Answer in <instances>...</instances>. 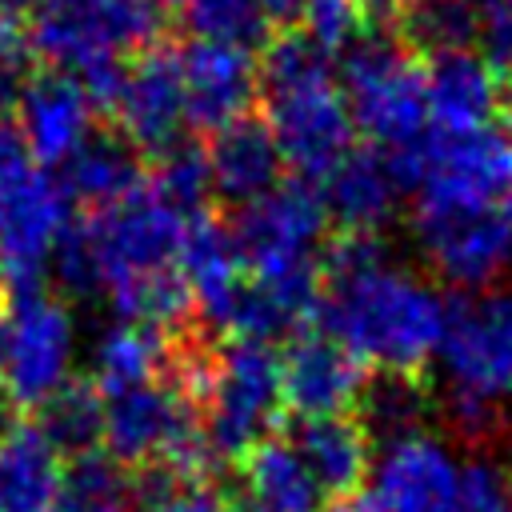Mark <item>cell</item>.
I'll use <instances>...</instances> for the list:
<instances>
[{"label": "cell", "instance_id": "44", "mask_svg": "<svg viewBox=\"0 0 512 512\" xmlns=\"http://www.w3.org/2000/svg\"><path fill=\"white\" fill-rule=\"evenodd\" d=\"M504 140L512 148V92H508V104H504Z\"/></svg>", "mask_w": 512, "mask_h": 512}, {"label": "cell", "instance_id": "43", "mask_svg": "<svg viewBox=\"0 0 512 512\" xmlns=\"http://www.w3.org/2000/svg\"><path fill=\"white\" fill-rule=\"evenodd\" d=\"M4 372H8V340H4V320H0V396H4Z\"/></svg>", "mask_w": 512, "mask_h": 512}, {"label": "cell", "instance_id": "6", "mask_svg": "<svg viewBox=\"0 0 512 512\" xmlns=\"http://www.w3.org/2000/svg\"><path fill=\"white\" fill-rule=\"evenodd\" d=\"M284 404V360L272 344L232 340L216 352L212 384L200 404L208 444L220 460L248 456L268 440V428Z\"/></svg>", "mask_w": 512, "mask_h": 512}, {"label": "cell", "instance_id": "29", "mask_svg": "<svg viewBox=\"0 0 512 512\" xmlns=\"http://www.w3.org/2000/svg\"><path fill=\"white\" fill-rule=\"evenodd\" d=\"M128 504L140 512H228L212 476H192L168 464H148L128 476Z\"/></svg>", "mask_w": 512, "mask_h": 512}, {"label": "cell", "instance_id": "21", "mask_svg": "<svg viewBox=\"0 0 512 512\" xmlns=\"http://www.w3.org/2000/svg\"><path fill=\"white\" fill-rule=\"evenodd\" d=\"M64 496L60 452L32 420L0 428V512H56Z\"/></svg>", "mask_w": 512, "mask_h": 512}, {"label": "cell", "instance_id": "17", "mask_svg": "<svg viewBox=\"0 0 512 512\" xmlns=\"http://www.w3.org/2000/svg\"><path fill=\"white\" fill-rule=\"evenodd\" d=\"M92 112L84 84L68 72H36L20 100V128L28 136L32 160L40 164H64L88 136H92Z\"/></svg>", "mask_w": 512, "mask_h": 512}, {"label": "cell", "instance_id": "7", "mask_svg": "<svg viewBox=\"0 0 512 512\" xmlns=\"http://www.w3.org/2000/svg\"><path fill=\"white\" fill-rule=\"evenodd\" d=\"M72 228V196L60 176L28 168L0 184V284L8 300L48 292L44 276L56 244Z\"/></svg>", "mask_w": 512, "mask_h": 512}, {"label": "cell", "instance_id": "33", "mask_svg": "<svg viewBox=\"0 0 512 512\" xmlns=\"http://www.w3.org/2000/svg\"><path fill=\"white\" fill-rule=\"evenodd\" d=\"M184 24L196 40H216L232 48H252L268 36V16L256 0H184Z\"/></svg>", "mask_w": 512, "mask_h": 512}, {"label": "cell", "instance_id": "34", "mask_svg": "<svg viewBox=\"0 0 512 512\" xmlns=\"http://www.w3.org/2000/svg\"><path fill=\"white\" fill-rule=\"evenodd\" d=\"M68 504L96 508V512H120L128 504V472L108 452H88L64 468V496Z\"/></svg>", "mask_w": 512, "mask_h": 512}, {"label": "cell", "instance_id": "20", "mask_svg": "<svg viewBox=\"0 0 512 512\" xmlns=\"http://www.w3.org/2000/svg\"><path fill=\"white\" fill-rule=\"evenodd\" d=\"M324 496H352L372 472V444L356 416H296L284 436Z\"/></svg>", "mask_w": 512, "mask_h": 512}, {"label": "cell", "instance_id": "45", "mask_svg": "<svg viewBox=\"0 0 512 512\" xmlns=\"http://www.w3.org/2000/svg\"><path fill=\"white\" fill-rule=\"evenodd\" d=\"M344 512H376V508H372V504H368V500H364V496H360V500H352V504H348V508H344Z\"/></svg>", "mask_w": 512, "mask_h": 512}, {"label": "cell", "instance_id": "35", "mask_svg": "<svg viewBox=\"0 0 512 512\" xmlns=\"http://www.w3.org/2000/svg\"><path fill=\"white\" fill-rule=\"evenodd\" d=\"M48 272L56 276V284L72 296V300H92L104 292V268L96 256V244L88 236V224H72L64 232V240L52 252Z\"/></svg>", "mask_w": 512, "mask_h": 512}, {"label": "cell", "instance_id": "5", "mask_svg": "<svg viewBox=\"0 0 512 512\" xmlns=\"http://www.w3.org/2000/svg\"><path fill=\"white\" fill-rule=\"evenodd\" d=\"M400 188L416 192V204L496 208L512 196V148L504 132H440L432 128L404 152H384Z\"/></svg>", "mask_w": 512, "mask_h": 512}, {"label": "cell", "instance_id": "14", "mask_svg": "<svg viewBox=\"0 0 512 512\" xmlns=\"http://www.w3.org/2000/svg\"><path fill=\"white\" fill-rule=\"evenodd\" d=\"M32 56H44L52 72L84 76L104 60H120L124 32L116 0H52L28 28Z\"/></svg>", "mask_w": 512, "mask_h": 512}, {"label": "cell", "instance_id": "37", "mask_svg": "<svg viewBox=\"0 0 512 512\" xmlns=\"http://www.w3.org/2000/svg\"><path fill=\"white\" fill-rule=\"evenodd\" d=\"M476 8V44L496 80L512 84V0H472Z\"/></svg>", "mask_w": 512, "mask_h": 512}, {"label": "cell", "instance_id": "8", "mask_svg": "<svg viewBox=\"0 0 512 512\" xmlns=\"http://www.w3.org/2000/svg\"><path fill=\"white\" fill-rule=\"evenodd\" d=\"M324 200L308 184H280L268 196L244 204L228 232L240 252V264L252 276H280L304 264H316V244L324 236Z\"/></svg>", "mask_w": 512, "mask_h": 512}, {"label": "cell", "instance_id": "15", "mask_svg": "<svg viewBox=\"0 0 512 512\" xmlns=\"http://www.w3.org/2000/svg\"><path fill=\"white\" fill-rule=\"evenodd\" d=\"M180 76L188 100V124L204 132H220L224 124L248 116V104L260 88L256 60L244 48L192 40L180 48Z\"/></svg>", "mask_w": 512, "mask_h": 512}, {"label": "cell", "instance_id": "1", "mask_svg": "<svg viewBox=\"0 0 512 512\" xmlns=\"http://www.w3.org/2000/svg\"><path fill=\"white\" fill-rule=\"evenodd\" d=\"M320 332L340 340L360 364L380 372H420L444 336L448 300L392 260L348 280H328L320 296Z\"/></svg>", "mask_w": 512, "mask_h": 512}, {"label": "cell", "instance_id": "40", "mask_svg": "<svg viewBox=\"0 0 512 512\" xmlns=\"http://www.w3.org/2000/svg\"><path fill=\"white\" fill-rule=\"evenodd\" d=\"M256 4L268 20H300V8H304V0H256Z\"/></svg>", "mask_w": 512, "mask_h": 512}, {"label": "cell", "instance_id": "42", "mask_svg": "<svg viewBox=\"0 0 512 512\" xmlns=\"http://www.w3.org/2000/svg\"><path fill=\"white\" fill-rule=\"evenodd\" d=\"M364 4V12H372V16H396L400 20V12L412 4V0H360Z\"/></svg>", "mask_w": 512, "mask_h": 512}, {"label": "cell", "instance_id": "30", "mask_svg": "<svg viewBox=\"0 0 512 512\" xmlns=\"http://www.w3.org/2000/svg\"><path fill=\"white\" fill-rule=\"evenodd\" d=\"M104 296H112V308L128 324H144V328H156V332L180 324L188 316V308H192V292H188L180 268L116 280Z\"/></svg>", "mask_w": 512, "mask_h": 512}, {"label": "cell", "instance_id": "19", "mask_svg": "<svg viewBox=\"0 0 512 512\" xmlns=\"http://www.w3.org/2000/svg\"><path fill=\"white\" fill-rule=\"evenodd\" d=\"M208 168H212V188L224 200L244 208L260 196H268L272 188H280L284 152H280L268 120L240 116V120L224 124L220 132H212Z\"/></svg>", "mask_w": 512, "mask_h": 512}, {"label": "cell", "instance_id": "38", "mask_svg": "<svg viewBox=\"0 0 512 512\" xmlns=\"http://www.w3.org/2000/svg\"><path fill=\"white\" fill-rule=\"evenodd\" d=\"M460 512H512V484L496 460H468L464 464Z\"/></svg>", "mask_w": 512, "mask_h": 512}, {"label": "cell", "instance_id": "28", "mask_svg": "<svg viewBox=\"0 0 512 512\" xmlns=\"http://www.w3.org/2000/svg\"><path fill=\"white\" fill-rule=\"evenodd\" d=\"M32 424L60 456L80 460L104 448V396L92 380H68L44 404H36Z\"/></svg>", "mask_w": 512, "mask_h": 512}, {"label": "cell", "instance_id": "31", "mask_svg": "<svg viewBox=\"0 0 512 512\" xmlns=\"http://www.w3.org/2000/svg\"><path fill=\"white\" fill-rule=\"evenodd\" d=\"M400 40L404 48L432 56L464 52L476 44V8L472 0H412L400 12Z\"/></svg>", "mask_w": 512, "mask_h": 512}, {"label": "cell", "instance_id": "13", "mask_svg": "<svg viewBox=\"0 0 512 512\" xmlns=\"http://www.w3.org/2000/svg\"><path fill=\"white\" fill-rule=\"evenodd\" d=\"M116 120L120 132L140 148L160 156L164 148L188 140V100H184V76H180V52L156 44L136 56V64L124 68V84L116 96Z\"/></svg>", "mask_w": 512, "mask_h": 512}, {"label": "cell", "instance_id": "2", "mask_svg": "<svg viewBox=\"0 0 512 512\" xmlns=\"http://www.w3.org/2000/svg\"><path fill=\"white\" fill-rule=\"evenodd\" d=\"M260 92L268 104V128L300 176L324 180L352 152V112L336 84L332 52L304 32H280L264 44L256 64Z\"/></svg>", "mask_w": 512, "mask_h": 512}, {"label": "cell", "instance_id": "9", "mask_svg": "<svg viewBox=\"0 0 512 512\" xmlns=\"http://www.w3.org/2000/svg\"><path fill=\"white\" fill-rule=\"evenodd\" d=\"M184 232H188V220L168 200H160L148 184L100 208L88 224V236L104 268V292L116 280L176 268Z\"/></svg>", "mask_w": 512, "mask_h": 512}, {"label": "cell", "instance_id": "11", "mask_svg": "<svg viewBox=\"0 0 512 512\" xmlns=\"http://www.w3.org/2000/svg\"><path fill=\"white\" fill-rule=\"evenodd\" d=\"M416 240L432 268L464 292L488 288L512 260V232L496 208L416 204Z\"/></svg>", "mask_w": 512, "mask_h": 512}, {"label": "cell", "instance_id": "10", "mask_svg": "<svg viewBox=\"0 0 512 512\" xmlns=\"http://www.w3.org/2000/svg\"><path fill=\"white\" fill-rule=\"evenodd\" d=\"M4 340H8V372H4V396L16 408H36L44 404L60 384L72 376V356H76V332L72 316L60 300L48 292L8 300V320H4Z\"/></svg>", "mask_w": 512, "mask_h": 512}, {"label": "cell", "instance_id": "36", "mask_svg": "<svg viewBox=\"0 0 512 512\" xmlns=\"http://www.w3.org/2000/svg\"><path fill=\"white\" fill-rule=\"evenodd\" d=\"M364 4L360 0H304L300 8V32L316 40L324 52H344L364 32Z\"/></svg>", "mask_w": 512, "mask_h": 512}, {"label": "cell", "instance_id": "48", "mask_svg": "<svg viewBox=\"0 0 512 512\" xmlns=\"http://www.w3.org/2000/svg\"><path fill=\"white\" fill-rule=\"evenodd\" d=\"M232 512H252V508H232Z\"/></svg>", "mask_w": 512, "mask_h": 512}, {"label": "cell", "instance_id": "18", "mask_svg": "<svg viewBox=\"0 0 512 512\" xmlns=\"http://www.w3.org/2000/svg\"><path fill=\"white\" fill-rule=\"evenodd\" d=\"M428 120L440 132H476L488 128L500 108V80L480 52H444L424 64Z\"/></svg>", "mask_w": 512, "mask_h": 512}, {"label": "cell", "instance_id": "25", "mask_svg": "<svg viewBox=\"0 0 512 512\" xmlns=\"http://www.w3.org/2000/svg\"><path fill=\"white\" fill-rule=\"evenodd\" d=\"M192 300L204 308L208 324H216V316L228 308V300L240 288V252L232 244V232L208 216L188 220L184 244H180V260H176Z\"/></svg>", "mask_w": 512, "mask_h": 512}, {"label": "cell", "instance_id": "26", "mask_svg": "<svg viewBox=\"0 0 512 512\" xmlns=\"http://www.w3.org/2000/svg\"><path fill=\"white\" fill-rule=\"evenodd\" d=\"M244 496L252 512H320L324 492L288 440H264L244 456Z\"/></svg>", "mask_w": 512, "mask_h": 512}, {"label": "cell", "instance_id": "22", "mask_svg": "<svg viewBox=\"0 0 512 512\" xmlns=\"http://www.w3.org/2000/svg\"><path fill=\"white\" fill-rule=\"evenodd\" d=\"M396 176L384 152L364 148V152H348L328 176H324V212L344 228V232H376L392 204H396Z\"/></svg>", "mask_w": 512, "mask_h": 512}, {"label": "cell", "instance_id": "16", "mask_svg": "<svg viewBox=\"0 0 512 512\" xmlns=\"http://www.w3.org/2000/svg\"><path fill=\"white\" fill-rule=\"evenodd\" d=\"M284 360V404L296 416H344L356 408L364 388V364L328 332H304L288 344Z\"/></svg>", "mask_w": 512, "mask_h": 512}, {"label": "cell", "instance_id": "3", "mask_svg": "<svg viewBox=\"0 0 512 512\" xmlns=\"http://www.w3.org/2000/svg\"><path fill=\"white\" fill-rule=\"evenodd\" d=\"M436 368L452 432L472 444L492 440L504 428L500 408L512 400V296L480 292L448 300Z\"/></svg>", "mask_w": 512, "mask_h": 512}, {"label": "cell", "instance_id": "23", "mask_svg": "<svg viewBox=\"0 0 512 512\" xmlns=\"http://www.w3.org/2000/svg\"><path fill=\"white\" fill-rule=\"evenodd\" d=\"M60 184L72 200H84L100 212L144 184L140 148L124 132H92L60 164Z\"/></svg>", "mask_w": 512, "mask_h": 512}, {"label": "cell", "instance_id": "32", "mask_svg": "<svg viewBox=\"0 0 512 512\" xmlns=\"http://www.w3.org/2000/svg\"><path fill=\"white\" fill-rule=\"evenodd\" d=\"M148 188L160 200H168L184 220H196L204 212L208 196L216 192L212 188V168H208V148H200L196 140H180V144L164 148L156 156Z\"/></svg>", "mask_w": 512, "mask_h": 512}, {"label": "cell", "instance_id": "12", "mask_svg": "<svg viewBox=\"0 0 512 512\" xmlns=\"http://www.w3.org/2000/svg\"><path fill=\"white\" fill-rule=\"evenodd\" d=\"M368 480L364 500L376 512H460L464 464L432 432L380 448Z\"/></svg>", "mask_w": 512, "mask_h": 512}, {"label": "cell", "instance_id": "46", "mask_svg": "<svg viewBox=\"0 0 512 512\" xmlns=\"http://www.w3.org/2000/svg\"><path fill=\"white\" fill-rule=\"evenodd\" d=\"M56 512H96V508H80V504H68V500H60V504H56Z\"/></svg>", "mask_w": 512, "mask_h": 512}, {"label": "cell", "instance_id": "27", "mask_svg": "<svg viewBox=\"0 0 512 512\" xmlns=\"http://www.w3.org/2000/svg\"><path fill=\"white\" fill-rule=\"evenodd\" d=\"M168 352L172 344L164 332L120 320L116 328L100 332L92 348V384L100 388V396L148 384L168 368Z\"/></svg>", "mask_w": 512, "mask_h": 512}, {"label": "cell", "instance_id": "24", "mask_svg": "<svg viewBox=\"0 0 512 512\" xmlns=\"http://www.w3.org/2000/svg\"><path fill=\"white\" fill-rule=\"evenodd\" d=\"M432 392L420 372H376L364 380L356 396V424L364 428L368 444L388 448L428 432L432 420Z\"/></svg>", "mask_w": 512, "mask_h": 512}, {"label": "cell", "instance_id": "41", "mask_svg": "<svg viewBox=\"0 0 512 512\" xmlns=\"http://www.w3.org/2000/svg\"><path fill=\"white\" fill-rule=\"evenodd\" d=\"M48 4H52V0H0V12H4V16H12V20H24V16H28V20H36Z\"/></svg>", "mask_w": 512, "mask_h": 512}, {"label": "cell", "instance_id": "39", "mask_svg": "<svg viewBox=\"0 0 512 512\" xmlns=\"http://www.w3.org/2000/svg\"><path fill=\"white\" fill-rule=\"evenodd\" d=\"M32 164V148H28V136L20 128V120L8 112L0 116V184L12 180V176H24Z\"/></svg>", "mask_w": 512, "mask_h": 512}, {"label": "cell", "instance_id": "47", "mask_svg": "<svg viewBox=\"0 0 512 512\" xmlns=\"http://www.w3.org/2000/svg\"><path fill=\"white\" fill-rule=\"evenodd\" d=\"M504 220H508V232H512V200H508V212H504Z\"/></svg>", "mask_w": 512, "mask_h": 512}, {"label": "cell", "instance_id": "4", "mask_svg": "<svg viewBox=\"0 0 512 512\" xmlns=\"http://www.w3.org/2000/svg\"><path fill=\"white\" fill-rule=\"evenodd\" d=\"M340 80L352 124L380 152H404L432 132L424 68L412 64L400 32H360L340 52Z\"/></svg>", "mask_w": 512, "mask_h": 512}]
</instances>
